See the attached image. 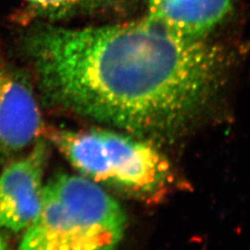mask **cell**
Returning a JSON list of instances; mask_svg holds the SVG:
<instances>
[{
  "mask_svg": "<svg viewBox=\"0 0 250 250\" xmlns=\"http://www.w3.org/2000/svg\"><path fill=\"white\" fill-rule=\"evenodd\" d=\"M47 157V144L38 140L24 158L12 162L0 173L1 229L20 232L35 221L43 201Z\"/></svg>",
  "mask_w": 250,
  "mask_h": 250,
  "instance_id": "cell-4",
  "label": "cell"
},
{
  "mask_svg": "<svg viewBox=\"0 0 250 250\" xmlns=\"http://www.w3.org/2000/svg\"><path fill=\"white\" fill-rule=\"evenodd\" d=\"M224 48L142 20L60 28L43 60L54 104L152 140L177 136L196 122L225 78Z\"/></svg>",
  "mask_w": 250,
  "mask_h": 250,
  "instance_id": "cell-1",
  "label": "cell"
},
{
  "mask_svg": "<svg viewBox=\"0 0 250 250\" xmlns=\"http://www.w3.org/2000/svg\"><path fill=\"white\" fill-rule=\"evenodd\" d=\"M126 223L123 208L99 184L59 174L45 185L40 211L20 250H114Z\"/></svg>",
  "mask_w": 250,
  "mask_h": 250,
  "instance_id": "cell-2",
  "label": "cell"
},
{
  "mask_svg": "<svg viewBox=\"0 0 250 250\" xmlns=\"http://www.w3.org/2000/svg\"><path fill=\"white\" fill-rule=\"evenodd\" d=\"M34 9L48 15H63L73 11L95 9L116 0H25Z\"/></svg>",
  "mask_w": 250,
  "mask_h": 250,
  "instance_id": "cell-7",
  "label": "cell"
},
{
  "mask_svg": "<svg viewBox=\"0 0 250 250\" xmlns=\"http://www.w3.org/2000/svg\"><path fill=\"white\" fill-rule=\"evenodd\" d=\"M42 132L33 90L18 74L0 67V156L24 149Z\"/></svg>",
  "mask_w": 250,
  "mask_h": 250,
  "instance_id": "cell-5",
  "label": "cell"
},
{
  "mask_svg": "<svg viewBox=\"0 0 250 250\" xmlns=\"http://www.w3.org/2000/svg\"><path fill=\"white\" fill-rule=\"evenodd\" d=\"M49 139L81 174L139 197H154L171 178L170 162L151 142L106 129L55 130Z\"/></svg>",
  "mask_w": 250,
  "mask_h": 250,
  "instance_id": "cell-3",
  "label": "cell"
},
{
  "mask_svg": "<svg viewBox=\"0 0 250 250\" xmlns=\"http://www.w3.org/2000/svg\"><path fill=\"white\" fill-rule=\"evenodd\" d=\"M232 6V0H148L146 17L179 36L205 38Z\"/></svg>",
  "mask_w": 250,
  "mask_h": 250,
  "instance_id": "cell-6",
  "label": "cell"
},
{
  "mask_svg": "<svg viewBox=\"0 0 250 250\" xmlns=\"http://www.w3.org/2000/svg\"><path fill=\"white\" fill-rule=\"evenodd\" d=\"M0 250H9V246L4 240V238L0 235Z\"/></svg>",
  "mask_w": 250,
  "mask_h": 250,
  "instance_id": "cell-8",
  "label": "cell"
}]
</instances>
